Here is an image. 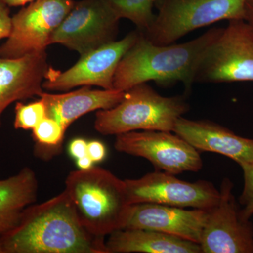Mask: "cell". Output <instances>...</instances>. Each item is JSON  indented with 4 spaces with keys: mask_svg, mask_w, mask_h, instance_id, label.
Instances as JSON below:
<instances>
[{
    "mask_svg": "<svg viewBox=\"0 0 253 253\" xmlns=\"http://www.w3.org/2000/svg\"><path fill=\"white\" fill-rule=\"evenodd\" d=\"M49 66L46 51L18 59L0 56V126L1 116L14 102L38 96Z\"/></svg>",
    "mask_w": 253,
    "mask_h": 253,
    "instance_id": "cell-15",
    "label": "cell"
},
{
    "mask_svg": "<svg viewBox=\"0 0 253 253\" xmlns=\"http://www.w3.org/2000/svg\"><path fill=\"white\" fill-rule=\"evenodd\" d=\"M208 215L205 210L151 203L131 204L124 229L160 231L199 244Z\"/></svg>",
    "mask_w": 253,
    "mask_h": 253,
    "instance_id": "cell-13",
    "label": "cell"
},
{
    "mask_svg": "<svg viewBox=\"0 0 253 253\" xmlns=\"http://www.w3.org/2000/svg\"><path fill=\"white\" fill-rule=\"evenodd\" d=\"M64 190L78 219L90 234L105 238L124 229L131 206L125 180L107 169L93 166L70 172Z\"/></svg>",
    "mask_w": 253,
    "mask_h": 253,
    "instance_id": "cell-3",
    "label": "cell"
},
{
    "mask_svg": "<svg viewBox=\"0 0 253 253\" xmlns=\"http://www.w3.org/2000/svg\"><path fill=\"white\" fill-rule=\"evenodd\" d=\"M45 117V105L42 100L40 99L28 104L17 101L15 107L14 128L32 130Z\"/></svg>",
    "mask_w": 253,
    "mask_h": 253,
    "instance_id": "cell-21",
    "label": "cell"
},
{
    "mask_svg": "<svg viewBox=\"0 0 253 253\" xmlns=\"http://www.w3.org/2000/svg\"><path fill=\"white\" fill-rule=\"evenodd\" d=\"M189 110L185 96H163L141 83L125 91L117 106L98 111L94 128L103 135L138 130L173 132L177 120Z\"/></svg>",
    "mask_w": 253,
    "mask_h": 253,
    "instance_id": "cell-4",
    "label": "cell"
},
{
    "mask_svg": "<svg viewBox=\"0 0 253 253\" xmlns=\"http://www.w3.org/2000/svg\"><path fill=\"white\" fill-rule=\"evenodd\" d=\"M76 1L36 0L11 17V30L0 46V56L18 59L26 55L46 51L50 39Z\"/></svg>",
    "mask_w": 253,
    "mask_h": 253,
    "instance_id": "cell-7",
    "label": "cell"
},
{
    "mask_svg": "<svg viewBox=\"0 0 253 253\" xmlns=\"http://www.w3.org/2000/svg\"><path fill=\"white\" fill-rule=\"evenodd\" d=\"M173 132L198 151L226 156L241 167L253 162V139L237 135L217 123L181 116L176 121Z\"/></svg>",
    "mask_w": 253,
    "mask_h": 253,
    "instance_id": "cell-14",
    "label": "cell"
},
{
    "mask_svg": "<svg viewBox=\"0 0 253 253\" xmlns=\"http://www.w3.org/2000/svg\"><path fill=\"white\" fill-rule=\"evenodd\" d=\"M120 19L129 20L141 33L154 22L155 0H106Z\"/></svg>",
    "mask_w": 253,
    "mask_h": 253,
    "instance_id": "cell-20",
    "label": "cell"
},
{
    "mask_svg": "<svg viewBox=\"0 0 253 253\" xmlns=\"http://www.w3.org/2000/svg\"><path fill=\"white\" fill-rule=\"evenodd\" d=\"M115 148L124 154L144 158L156 170L179 174L203 168L199 151L172 131H133L116 135Z\"/></svg>",
    "mask_w": 253,
    "mask_h": 253,
    "instance_id": "cell-9",
    "label": "cell"
},
{
    "mask_svg": "<svg viewBox=\"0 0 253 253\" xmlns=\"http://www.w3.org/2000/svg\"><path fill=\"white\" fill-rule=\"evenodd\" d=\"M66 130L61 123L46 116L32 129L36 154L43 159H49L59 154Z\"/></svg>",
    "mask_w": 253,
    "mask_h": 253,
    "instance_id": "cell-19",
    "label": "cell"
},
{
    "mask_svg": "<svg viewBox=\"0 0 253 253\" xmlns=\"http://www.w3.org/2000/svg\"><path fill=\"white\" fill-rule=\"evenodd\" d=\"M34 1H36V0H0V1L4 3L9 7L25 6V5L30 4V3Z\"/></svg>",
    "mask_w": 253,
    "mask_h": 253,
    "instance_id": "cell-28",
    "label": "cell"
},
{
    "mask_svg": "<svg viewBox=\"0 0 253 253\" xmlns=\"http://www.w3.org/2000/svg\"><path fill=\"white\" fill-rule=\"evenodd\" d=\"M253 82V26L229 21L201 59L195 83Z\"/></svg>",
    "mask_w": 253,
    "mask_h": 253,
    "instance_id": "cell-6",
    "label": "cell"
},
{
    "mask_svg": "<svg viewBox=\"0 0 253 253\" xmlns=\"http://www.w3.org/2000/svg\"><path fill=\"white\" fill-rule=\"evenodd\" d=\"M245 20L253 26V0H247Z\"/></svg>",
    "mask_w": 253,
    "mask_h": 253,
    "instance_id": "cell-27",
    "label": "cell"
},
{
    "mask_svg": "<svg viewBox=\"0 0 253 253\" xmlns=\"http://www.w3.org/2000/svg\"><path fill=\"white\" fill-rule=\"evenodd\" d=\"M139 34L140 31L136 29L121 41L83 55L74 66L63 72L49 66L43 81V89L64 91L77 86H97L104 89H114L113 79L118 64Z\"/></svg>",
    "mask_w": 253,
    "mask_h": 253,
    "instance_id": "cell-11",
    "label": "cell"
},
{
    "mask_svg": "<svg viewBox=\"0 0 253 253\" xmlns=\"http://www.w3.org/2000/svg\"><path fill=\"white\" fill-rule=\"evenodd\" d=\"M11 30L9 7L0 1V40L7 38Z\"/></svg>",
    "mask_w": 253,
    "mask_h": 253,
    "instance_id": "cell-23",
    "label": "cell"
},
{
    "mask_svg": "<svg viewBox=\"0 0 253 253\" xmlns=\"http://www.w3.org/2000/svg\"><path fill=\"white\" fill-rule=\"evenodd\" d=\"M247 0H155L158 14L143 36L155 44H173L190 32L223 20L244 19Z\"/></svg>",
    "mask_w": 253,
    "mask_h": 253,
    "instance_id": "cell-5",
    "label": "cell"
},
{
    "mask_svg": "<svg viewBox=\"0 0 253 253\" xmlns=\"http://www.w3.org/2000/svg\"><path fill=\"white\" fill-rule=\"evenodd\" d=\"M233 189L224 178L219 201L208 211L199 244L202 253H253V226L241 217Z\"/></svg>",
    "mask_w": 253,
    "mask_h": 253,
    "instance_id": "cell-12",
    "label": "cell"
},
{
    "mask_svg": "<svg viewBox=\"0 0 253 253\" xmlns=\"http://www.w3.org/2000/svg\"><path fill=\"white\" fill-rule=\"evenodd\" d=\"M125 182L131 205L151 203L209 211L220 198V191L211 181L189 182L159 170Z\"/></svg>",
    "mask_w": 253,
    "mask_h": 253,
    "instance_id": "cell-10",
    "label": "cell"
},
{
    "mask_svg": "<svg viewBox=\"0 0 253 253\" xmlns=\"http://www.w3.org/2000/svg\"><path fill=\"white\" fill-rule=\"evenodd\" d=\"M221 31V28H211L192 41L167 45L151 42L140 31L118 64L113 89L125 91L149 81L161 84L181 82L189 91L201 59Z\"/></svg>",
    "mask_w": 253,
    "mask_h": 253,
    "instance_id": "cell-2",
    "label": "cell"
},
{
    "mask_svg": "<svg viewBox=\"0 0 253 253\" xmlns=\"http://www.w3.org/2000/svg\"><path fill=\"white\" fill-rule=\"evenodd\" d=\"M244 173V185L239 198L240 214L245 220L253 215V162L241 167Z\"/></svg>",
    "mask_w": 253,
    "mask_h": 253,
    "instance_id": "cell-22",
    "label": "cell"
},
{
    "mask_svg": "<svg viewBox=\"0 0 253 253\" xmlns=\"http://www.w3.org/2000/svg\"><path fill=\"white\" fill-rule=\"evenodd\" d=\"M125 91L116 89H91L82 86L78 90L63 94H39L46 108V117L58 121L66 129L76 120L86 113L110 109L123 99Z\"/></svg>",
    "mask_w": 253,
    "mask_h": 253,
    "instance_id": "cell-16",
    "label": "cell"
},
{
    "mask_svg": "<svg viewBox=\"0 0 253 253\" xmlns=\"http://www.w3.org/2000/svg\"><path fill=\"white\" fill-rule=\"evenodd\" d=\"M87 146L88 142L85 139L77 138L71 141L68 151L71 156L77 160L87 155Z\"/></svg>",
    "mask_w": 253,
    "mask_h": 253,
    "instance_id": "cell-25",
    "label": "cell"
},
{
    "mask_svg": "<svg viewBox=\"0 0 253 253\" xmlns=\"http://www.w3.org/2000/svg\"><path fill=\"white\" fill-rule=\"evenodd\" d=\"M87 155L94 163L104 161L106 156V149L104 144L99 141H89L88 142Z\"/></svg>",
    "mask_w": 253,
    "mask_h": 253,
    "instance_id": "cell-24",
    "label": "cell"
},
{
    "mask_svg": "<svg viewBox=\"0 0 253 253\" xmlns=\"http://www.w3.org/2000/svg\"><path fill=\"white\" fill-rule=\"evenodd\" d=\"M38 191V179L30 168L0 179V236L17 225L25 210L36 202Z\"/></svg>",
    "mask_w": 253,
    "mask_h": 253,
    "instance_id": "cell-18",
    "label": "cell"
},
{
    "mask_svg": "<svg viewBox=\"0 0 253 253\" xmlns=\"http://www.w3.org/2000/svg\"><path fill=\"white\" fill-rule=\"evenodd\" d=\"M106 246L109 253H202L197 243L149 229H119Z\"/></svg>",
    "mask_w": 253,
    "mask_h": 253,
    "instance_id": "cell-17",
    "label": "cell"
},
{
    "mask_svg": "<svg viewBox=\"0 0 253 253\" xmlns=\"http://www.w3.org/2000/svg\"><path fill=\"white\" fill-rule=\"evenodd\" d=\"M0 253H109L105 238L81 224L66 191L28 206L17 225L0 236Z\"/></svg>",
    "mask_w": 253,
    "mask_h": 253,
    "instance_id": "cell-1",
    "label": "cell"
},
{
    "mask_svg": "<svg viewBox=\"0 0 253 253\" xmlns=\"http://www.w3.org/2000/svg\"><path fill=\"white\" fill-rule=\"evenodd\" d=\"M120 20L106 0L76 1L49 44H62L83 56L116 41Z\"/></svg>",
    "mask_w": 253,
    "mask_h": 253,
    "instance_id": "cell-8",
    "label": "cell"
},
{
    "mask_svg": "<svg viewBox=\"0 0 253 253\" xmlns=\"http://www.w3.org/2000/svg\"><path fill=\"white\" fill-rule=\"evenodd\" d=\"M94 161L89 158L88 155L76 160V164L80 169H88L93 167Z\"/></svg>",
    "mask_w": 253,
    "mask_h": 253,
    "instance_id": "cell-26",
    "label": "cell"
}]
</instances>
